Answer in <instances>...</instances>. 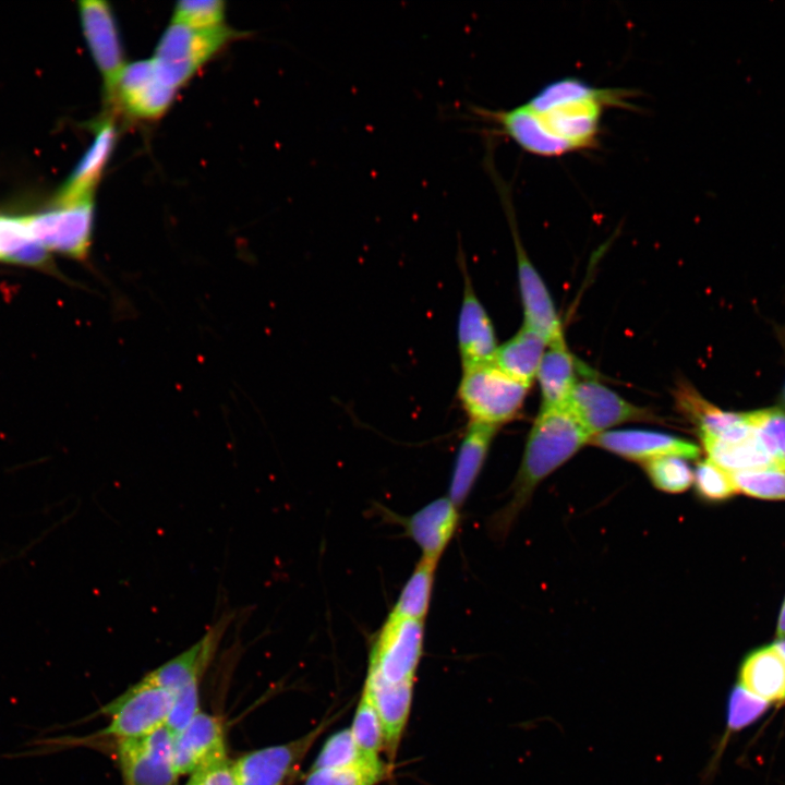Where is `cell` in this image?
<instances>
[{"label":"cell","instance_id":"277c9868","mask_svg":"<svg viewBox=\"0 0 785 785\" xmlns=\"http://www.w3.org/2000/svg\"><path fill=\"white\" fill-rule=\"evenodd\" d=\"M234 36L237 33L225 25L198 28L172 22L152 60L159 76L178 89Z\"/></svg>","mask_w":785,"mask_h":785},{"label":"cell","instance_id":"2e32d148","mask_svg":"<svg viewBox=\"0 0 785 785\" xmlns=\"http://www.w3.org/2000/svg\"><path fill=\"white\" fill-rule=\"evenodd\" d=\"M460 518V508L443 496L398 521L421 550V557L438 563L459 528Z\"/></svg>","mask_w":785,"mask_h":785},{"label":"cell","instance_id":"e0dca14e","mask_svg":"<svg viewBox=\"0 0 785 785\" xmlns=\"http://www.w3.org/2000/svg\"><path fill=\"white\" fill-rule=\"evenodd\" d=\"M226 753L222 725L216 716L198 712L172 737V760L177 775L196 770Z\"/></svg>","mask_w":785,"mask_h":785},{"label":"cell","instance_id":"8fae6325","mask_svg":"<svg viewBox=\"0 0 785 785\" xmlns=\"http://www.w3.org/2000/svg\"><path fill=\"white\" fill-rule=\"evenodd\" d=\"M566 406L592 438L609 427L652 418L648 410L628 402L595 379L577 382Z\"/></svg>","mask_w":785,"mask_h":785},{"label":"cell","instance_id":"74e56055","mask_svg":"<svg viewBox=\"0 0 785 785\" xmlns=\"http://www.w3.org/2000/svg\"><path fill=\"white\" fill-rule=\"evenodd\" d=\"M776 635L778 639H785V601L780 613Z\"/></svg>","mask_w":785,"mask_h":785},{"label":"cell","instance_id":"8992f818","mask_svg":"<svg viewBox=\"0 0 785 785\" xmlns=\"http://www.w3.org/2000/svg\"><path fill=\"white\" fill-rule=\"evenodd\" d=\"M497 188L503 207L509 221L517 257V271L523 305V326L541 335L548 345L564 339L561 323L553 299L538 270L530 262L521 244L516 225L510 191L497 173L494 164L486 166Z\"/></svg>","mask_w":785,"mask_h":785},{"label":"cell","instance_id":"5bb4252c","mask_svg":"<svg viewBox=\"0 0 785 785\" xmlns=\"http://www.w3.org/2000/svg\"><path fill=\"white\" fill-rule=\"evenodd\" d=\"M78 5L84 35L110 98L125 67L113 13L109 4L100 0H84Z\"/></svg>","mask_w":785,"mask_h":785},{"label":"cell","instance_id":"3957f363","mask_svg":"<svg viewBox=\"0 0 785 785\" xmlns=\"http://www.w3.org/2000/svg\"><path fill=\"white\" fill-rule=\"evenodd\" d=\"M528 389L491 362L462 369L457 395L469 422L498 428L515 419Z\"/></svg>","mask_w":785,"mask_h":785},{"label":"cell","instance_id":"9c48e42d","mask_svg":"<svg viewBox=\"0 0 785 785\" xmlns=\"http://www.w3.org/2000/svg\"><path fill=\"white\" fill-rule=\"evenodd\" d=\"M331 714L305 735L276 746L253 750L232 762L237 785H282L319 736L337 720Z\"/></svg>","mask_w":785,"mask_h":785},{"label":"cell","instance_id":"d4e9b609","mask_svg":"<svg viewBox=\"0 0 785 785\" xmlns=\"http://www.w3.org/2000/svg\"><path fill=\"white\" fill-rule=\"evenodd\" d=\"M770 705L769 702L752 695L738 683L732 687L726 701L725 730L704 769L702 774L704 781L714 775L730 736L756 723L765 714Z\"/></svg>","mask_w":785,"mask_h":785},{"label":"cell","instance_id":"f1b7e54d","mask_svg":"<svg viewBox=\"0 0 785 785\" xmlns=\"http://www.w3.org/2000/svg\"><path fill=\"white\" fill-rule=\"evenodd\" d=\"M353 739L365 758H379L384 750L383 726L369 689L364 686L350 727Z\"/></svg>","mask_w":785,"mask_h":785},{"label":"cell","instance_id":"d590c367","mask_svg":"<svg viewBox=\"0 0 785 785\" xmlns=\"http://www.w3.org/2000/svg\"><path fill=\"white\" fill-rule=\"evenodd\" d=\"M172 705L165 726L172 736L180 733L200 712L198 681H194L173 695Z\"/></svg>","mask_w":785,"mask_h":785},{"label":"cell","instance_id":"f546056e","mask_svg":"<svg viewBox=\"0 0 785 785\" xmlns=\"http://www.w3.org/2000/svg\"><path fill=\"white\" fill-rule=\"evenodd\" d=\"M645 474L652 485L668 494H678L693 483V472L687 459L667 456L643 463Z\"/></svg>","mask_w":785,"mask_h":785},{"label":"cell","instance_id":"7a4b0ae2","mask_svg":"<svg viewBox=\"0 0 785 785\" xmlns=\"http://www.w3.org/2000/svg\"><path fill=\"white\" fill-rule=\"evenodd\" d=\"M591 439L567 406L541 408L529 432L510 498L494 516L493 530L505 533L541 482Z\"/></svg>","mask_w":785,"mask_h":785},{"label":"cell","instance_id":"d6a6232c","mask_svg":"<svg viewBox=\"0 0 785 785\" xmlns=\"http://www.w3.org/2000/svg\"><path fill=\"white\" fill-rule=\"evenodd\" d=\"M365 758L360 752L350 728L330 735L310 770L336 769L351 765Z\"/></svg>","mask_w":785,"mask_h":785},{"label":"cell","instance_id":"30bf717a","mask_svg":"<svg viewBox=\"0 0 785 785\" xmlns=\"http://www.w3.org/2000/svg\"><path fill=\"white\" fill-rule=\"evenodd\" d=\"M172 735L166 726L153 733L120 739L119 759L124 781L131 785H173L178 775L172 760Z\"/></svg>","mask_w":785,"mask_h":785},{"label":"cell","instance_id":"484cf974","mask_svg":"<svg viewBox=\"0 0 785 785\" xmlns=\"http://www.w3.org/2000/svg\"><path fill=\"white\" fill-rule=\"evenodd\" d=\"M700 438L708 459L730 473L771 467L783 468L766 451L756 431L748 438L730 443L709 437Z\"/></svg>","mask_w":785,"mask_h":785},{"label":"cell","instance_id":"9a60e30c","mask_svg":"<svg viewBox=\"0 0 785 785\" xmlns=\"http://www.w3.org/2000/svg\"><path fill=\"white\" fill-rule=\"evenodd\" d=\"M593 445L636 462L674 456L696 459L700 448L692 442L671 434L648 430H614L595 435Z\"/></svg>","mask_w":785,"mask_h":785},{"label":"cell","instance_id":"5b68a950","mask_svg":"<svg viewBox=\"0 0 785 785\" xmlns=\"http://www.w3.org/2000/svg\"><path fill=\"white\" fill-rule=\"evenodd\" d=\"M424 633L425 620L389 613L373 638L366 675L389 684L414 681Z\"/></svg>","mask_w":785,"mask_h":785},{"label":"cell","instance_id":"ffe728a7","mask_svg":"<svg viewBox=\"0 0 785 785\" xmlns=\"http://www.w3.org/2000/svg\"><path fill=\"white\" fill-rule=\"evenodd\" d=\"M95 137L69 180L58 194L56 203L94 198L95 186L114 147L117 131L111 118L97 123Z\"/></svg>","mask_w":785,"mask_h":785},{"label":"cell","instance_id":"7c38bea8","mask_svg":"<svg viewBox=\"0 0 785 785\" xmlns=\"http://www.w3.org/2000/svg\"><path fill=\"white\" fill-rule=\"evenodd\" d=\"M463 274L462 301L457 321V343L462 369L494 362L497 340L493 323L479 300L462 252L458 253Z\"/></svg>","mask_w":785,"mask_h":785},{"label":"cell","instance_id":"ac0fdd59","mask_svg":"<svg viewBox=\"0 0 785 785\" xmlns=\"http://www.w3.org/2000/svg\"><path fill=\"white\" fill-rule=\"evenodd\" d=\"M497 430L491 425L468 423L455 457L446 495L460 509L483 469Z\"/></svg>","mask_w":785,"mask_h":785},{"label":"cell","instance_id":"ba28073f","mask_svg":"<svg viewBox=\"0 0 785 785\" xmlns=\"http://www.w3.org/2000/svg\"><path fill=\"white\" fill-rule=\"evenodd\" d=\"M173 696L141 679L102 711L111 717L105 735L120 739L148 735L165 726Z\"/></svg>","mask_w":785,"mask_h":785},{"label":"cell","instance_id":"4dcf8cb0","mask_svg":"<svg viewBox=\"0 0 785 785\" xmlns=\"http://www.w3.org/2000/svg\"><path fill=\"white\" fill-rule=\"evenodd\" d=\"M738 492L765 499H785V468L771 467L732 473Z\"/></svg>","mask_w":785,"mask_h":785},{"label":"cell","instance_id":"cb8c5ba5","mask_svg":"<svg viewBox=\"0 0 785 785\" xmlns=\"http://www.w3.org/2000/svg\"><path fill=\"white\" fill-rule=\"evenodd\" d=\"M0 262L58 273L49 252L33 240L24 217L0 215Z\"/></svg>","mask_w":785,"mask_h":785},{"label":"cell","instance_id":"8d00e7d4","mask_svg":"<svg viewBox=\"0 0 785 785\" xmlns=\"http://www.w3.org/2000/svg\"><path fill=\"white\" fill-rule=\"evenodd\" d=\"M201 785H237L233 773L232 762L228 760L227 754L206 763L194 773Z\"/></svg>","mask_w":785,"mask_h":785},{"label":"cell","instance_id":"44dd1931","mask_svg":"<svg viewBox=\"0 0 785 785\" xmlns=\"http://www.w3.org/2000/svg\"><path fill=\"white\" fill-rule=\"evenodd\" d=\"M738 684L770 704L785 703V661L773 644L759 648L744 659Z\"/></svg>","mask_w":785,"mask_h":785},{"label":"cell","instance_id":"1f68e13d","mask_svg":"<svg viewBox=\"0 0 785 785\" xmlns=\"http://www.w3.org/2000/svg\"><path fill=\"white\" fill-rule=\"evenodd\" d=\"M749 413L762 445L772 458L785 468V410L768 408Z\"/></svg>","mask_w":785,"mask_h":785},{"label":"cell","instance_id":"83f0119b","mask_svg":"<svg viewBox=\"0 0 785 785\" xmlns=\"http://www.w3.org/2000/svg\"><path fill=\"white\" fill-rule=\"evenodd\" d=\"M391 768L381 758H362L343 768L309 770L303 785H378L391 775Z\"/></svg>","mask_w":785,"mask_h":785},{"label":"cell","instance_id":"b9f144b4","mask_svg":"<svg viewBox=\"0 0 785 785\" xmlns=\"http://www.w3.org/2000/svg\"><path fill=\"white\" fill-rule=\"evenodd\" d=\"M124 785H131V784L124 781Z\"/></svg>","mask_w":785,"mask_h":785},{"label":"cell","instance_id":"7402d4cb","mask_svg":"<svg viewBox=\"0 0 785 785\" xmlns=\"http://www.w3.org/2000/svg\"><path fill=\"white\" fill-rule=\"evenodd\" d=\"M548 347L536 374L542 395L541 408L563 407L566 406L577 383V362L568 350L565 339Z\"/></svg>","mask_w":785,"mask_h":785},{"label":"cell","instance_id":"4fadbf2b","mask_svg":"<svg viewBox=\"0 0 785 785\" xmlns=\"http://www.w3.org/2000/svg\"><path fill=\"white\" fill-rule=\"evenodd\" d=\"M177 89L158 74L152 59L125 64L109 99H117L131 116L156 119L171 105Z\"/></svg>","mask_w":785,"mask_h":785},{"label":"cell","instance_id":"52a82bcc","mask_svg":"<svg viewBox=\"0 0 785 785\" xmlns=\"http://www.w3.org/2000/svg\"><path fill=\"white\" fill-rule=\"evenodd\" d=\"M33 238L49 253L85 262L89 256L94 198L56 203L46 210L23 216Z\"/></svg>","mask_w":785,"mask_h":785},{"label":"cell","instance_id":"d6986e66","mask_svg":"<svg viewBox=\"0 0 785 785\" xmlns=\"http://www.w3.org/2000/svg\"><path fill=\"white\" fill-rule=\"evenodd\" d=\"M414 681L389 684L366 675L364 686L369 689L384 732V751L388 762L397 754L407 726Z\"/></svg>","mask_w":785,"mask_h":785},{"label":"cell","instance_id":"4316f807","mask_svg":"<svg viewBox=\"0 0 785 785\" xmlns=\"http://www.w3.org/2000/svg\"><path fill=\"white\" fill-rule=\"evenodd\" d=\"M436 561L421 557L404 582L390 613L425 620L433 594Z\"/></svg>","mask_w":785,"mask_h":785},{"label":"cell","instance_id":"ab89813d","mask_svg":"<svg viewBox=\"0 0 785 785\" xmlns=\"http://www.w3.org/2000/svg\"><path fill=\"white\" fill-rule=\"evenodd\" d=\"M186 785H201L195 774H192Z\"/></svg>","mask_w":785,"mask_h":785},{"label":"cell","instance_id":"603a6c76","mask_svg":"<svg viewBox=\"0 0 785 785\" xmlns=\"http://www.w3.org/2000/svg\"><path fill=\"white\" fill-rule=\"evenodd\" d=\"M546 347L548 343L541 335L522 326L512 338L497 348L494 363L506 374L530 387L536 377Z\"/></svg>","mask_w":785,"mask_h":785},{"label":"cell","instance_id":"60d3db41","mask_svg":"<svg viewBox=\"0 0 785 785\" xmlns=\"http://www.w3.org/2000/svg\"><path fill=\"white\" fill-rule=\"evenodd\" d=\"M781 403H782L783 409L785 410V386H784V389H783V391H782Z\"/></svg>","mask_w":785,"mask_h":785},{"label":"cell","instance_id":"6da1fadb","mask_svg":"<svg viewBox=\"0 0 785 785\" xmlns=\"http://www.w3.org/2000/svg\"><path fill=\"white\" fill-rule=\"evenodd\" d=\"M627 97L624 89L599 88L578 77H563L543 86L517 107L471 106L470 111L493 125L494 134L512 140L523 150L558 157L592 147L605 109L627 105Z\"/></svg>","mask_w":785,"mask_h":785},{"label":"cell","instance_id":"836d02e7","mask_svg":"<svg viewBox=\"0 0 785 785\" xmlns=\"http://www.w3.org/2000/svg\"><path fill=\"white\" fill-rule=\"evenodd\" d=\"M693 483L697 493L709 500H722L738 493L732 473L710 459L698 463Z\"/></svg>","mask_w":785,"mask_h":785},{"label":"cell","instance_id":"e575fe53","mask_svg":"<svg viewBox=\"0 0 785 785\" xmlns=\"http://www.w3.org/2000/svg\"><path fill=\"white\" fill-rule=\"evenodd\" d=\"M225 3L220 0H183L176 4L172 22L192 27L224 25Z\"/></svg>","mask_w":785,"mask_h":785},{"label":"cell","instance_id":"f35d334b","mask_svg":"<svg viewBox=\"0 0 785 785\" xmlns=\"http://www.w3.org/2000/svg\"><path fill=\"white\" fill-rule=\"evenodd\" d=\"M775 649L778 651V653L782 655V657L785 661V639H781L778 642H775L773 644Z\"/></svg>","mask_w":785,"mask_h":785}]
</instances>
